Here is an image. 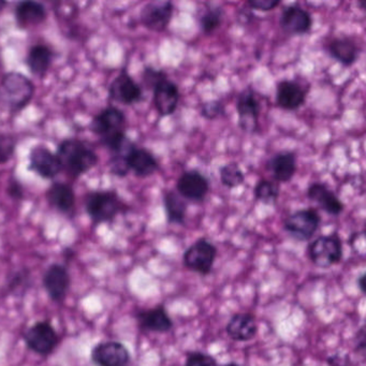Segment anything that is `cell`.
I'll return each instance as SVG.
<instances>
[{"label": "cell", "instance_id": "obj_20", "mask_svg": "<svg viewBox=\"0 0 366 366\" xmlns=\"http://www.w3.org/2000/svg\"><path fill=\"white\" fill-rule=\"evenodd\" d=\"M325 51L334 61L347 68L355 65L361 54L357 42L348 36L332 38L325 46Z\"/></svg>", "mask_w": 366, "mask_h": 366}, {"label": "cell", "instance_id": "obj_44", "mask_svg": "<svg viewBox=\"0 0 366 366\" xmlns=\"http://www.w3.org/2000/svg\"><path fill=\"white\" fill-rule=\"evenodd\" d=\"M222 366H241V365H239V364H237V363H226Z\"/></svg>", "mask_w": 366, "mask_h": 366}, {"label": "cell", "instance_id": "obj_17", "mask_svg": "<svg viewBox=\"0 0 366 366\" xmlns=\"http://www.w3.org/2000/svg\"><path fill=\"white\" fill-rule=\"evenodd\" d=\"M312 14L299 4L286 6L280 18V26L289 36H304L312 29Z\"/></svg>", "mask_w": 366, "mask_h": 366}, {"label": "cell", "instance_id": "obj_42", "mask_svg": "<svg viewBox=\"0 0 366 366\" xmlns=\"http://www.w3.org/2000/svg\"><path fill=\"white\" fill-rule=\"evenodd\" d=\"M365 273H362L357 278V286H359L360 291L362 293H365Z\"/></svg>", "mask_w": 366, "mask_h": 366}, {"label": "cell", "instance_id": "obj_15", "mask_svg": "<svg viewBox=\"0 0 366 366\" xmlns=\"http://www.w3.org/2000/svg\"><path fill=\"white\" fill-rule=\"evenodd\" d=\"M91 359L96 366H129L132 355L125 345L108 340L93 347Z\"/></svg>", "mask_w": 366, "mask_h": 366}, {"label": "cell", "instance_id": "obj_28", "mask_svg": "<svg viewBox=\"0 0 366 366\" xmlns=\"http://www.w3.org/2000/svg\"><path fill=\"white\" fill-rule=\"evenodd\" d=\"M162 202L168 224L184 226L187 216V201L184 200L175 190H168L164 192Z\"/></svg>", "mask_w": 366, "mask_h": 366}, {"label": "cell", "instance_id": "obj_13", "mask_svg": "<svg viewBox=\"0 0 366 366\" xmlns=\"http://www.w3.org/2000/svg\"><path fill=\"white\" fill-rule=\"evenodd\" d=\"M109 97L123 106H134L143 99L141 85L126 69L122 70L109 86Z\"/></svg>", "mask_w": 366, "mask_h": 366}, {"label": "cell", "instance_id": "obj_11", "mask_svg": "<svg viewBox=\"0 0 366 366\" xmlns=\"http://www.w3.org/2000/svg\"><path fill=\"white\" fill-rule=\"evenodd\" d=\"M209 179L196 169L184 171L177 181L175 192L185 201L201 203L205 200L209 192Z\"/></svg>", "mask_w": 366, "mask_h": 366}, {"label": "cell", "instance_id": "obj_30", "mask_svg": "<svg viewBox=\"0 0 366 366\" xmlns=\"http://www.w3.org/2000/svg\"><path fill=\"white\" fill-rule=\"evenodd\" d=\"M220 183L227 189H235L245 183V173L237 162H228L219 168Z\"/></svg>", "mask_w": 366, "mask_h": 366}, {"label": "cell", "instance_id": "obj_21", "mask_svg": "<svg viewBox=\"0 0 366 366\" xmlns=\"http://www.w3.org/2000/svg\"><path fill=\"white\" fill-rule=\"evenodd\" d=\"M306 196L312 202L316 203L327 215L337 217L342 214L345 204L342 201L336 196L333 190L330 189L325 184L320 182H315L308 186Z\"/></svg>", "mask_w": 366, "mask_h": 366}, {"label": "cell", "instance_id": "obj_4", "mask_svg": "<svg viewBox=\"0 0 366 366\" xmlns=\"http://www.w3.org/2000/svg\"><path fill=\"white\" fill-rule=\"evenodd\" d=\"M129 209L114 190H94L85 197V211L96 226L114 222Z\"/></svg>", "mask_w": 366, "mask_h": 366}, {"label": "cell", "instance_id": "obj_36", "mask_svg": "<svg viewBox=\"0 0 366 366\" xmlns=\"http://www.w3.org/2000/svg\"><path fill=\"white\" fill-rule=\"evenodd\" d=\"M184 366H218L215 357L201 351L190 352L186 357Z\"/></svg>", "mask_w": 366, "mask_h": 366}, {"label": "cell", "instance_id": "obj_18", "mask_svg": "<svg viewBox=\"0 0 366 366\" xmlns=\"http://www.w3.org/2000/svg\"><path fill=\"white\" fill-rule=\"evenodd\" d=\"M44 290L48 293L50 299L55 303H61L67 297L71 285V277L67 267L61 263H53L44 272Z\"/></svg>", "mask_w": 366, "mask_h": 366}, {"label": "cell", "instance_id": "obj_6", "mask_svg": "<svg viewBox=\"0 0 366 366\" xmlns=\"http://www.w3.org/2000/svg\"><path fill=\"white\" fill-rule=\"evenodd\" d=\"M321 216L316 209H300L289 214L284 220V230L295 241L312 239L320 228Z\"/></svg>", "mask_w": 366, "mask_h": 366}, {"label": "cell", "instance_id": "obj_34", "mask_svg": "<svg viewBox=\"0 0 366 366\" xmlns=\"http://www.w3.org/2000/svg\"><path fill=\"white\" fill-rule=\"evenodd\" d=\"M226 114L224 102L219 99L207 100L200 107V115L207 121H215Z\"/></svg>", "mask_w": 366, "mask_h": 366}, {"label": "cell", "instance_id": "obj_38", "mask_svg": "<svg viewBox=\"0 0 366 366\" xmlns=\"http://www.w3.org/2000/svg\"><path fill=\"white\" fill-rule=\"evenodd\" d=\"M246 6L252 11L271 12L280 7V0H248Z\"/></svg>", "mask_w": 366, "mask_h": 366}, {"label": "cell", "instance_id": "obj_8", "mask_svg": "<svg viewBox=\"0 0 366 366\" xmlns=\"http://www.w3.org/2000/svg\"><path fill=\"white\" fill-rule=\"evenodd\" d=\"M27 348L41 357H48L54 352L59 344V336L55 327L49 321H38L24 334Z\"/></svg>", "mask_w": 366, "mask_h": 366}, {"label": "cell", "instance_id": "obj_35", "mask_svg": "<svg viewBox=\"0 0 366 366\" xmlns=\"http://www.w3.org/2000/svg\"><path fill=\"white\" fill-rule=\"evenodd\" d=\"M167 76H168V74L164 70L157 69V68L152 67V66H147L142 72L143 85L147 89L152 91L153 87Z\"/></svg>", "mask_w": 366, "mask_h": 366}, {"label": "cell", "instance_id": "obj_24", "mask_svg": "<svg viewBox=\"0 0 366 366\" xmlns=\"http://www.w3.org/2000/svg\"><path fill=\"white\" fill-rule=\"evenodd\" d=\"M139 327L143 331L154 333H168L172 330L173 321L162 304L142 310L137 315Z\"/></svg>", "mask_w": 366, "mask_h": 366}, {"label": "cell", "instance_id": "obj_12", "mask_svg": "<svg viewBox=\"0 0 366 366\" xmlns=\"http://www.w3.org/2000/svg\"><path fill=\"white\" fill-rule=\"evenodd\" d=\"M174 4L172 1H151L140 11V22L147 31L164 33L168 29L173 14Z\"/></svg>", "mask_w": 366, "mask_h": 366}, {"label": "cell", "instance_id": "obj_7", "mask_svg": "<svg viewBox=\"0 0 366 366\" xmlns=\"http://www.w3.org/2000/svg\"><path fill=\"white\" fill-rule=\"evenodd\" d=\"M217 247L209 239L200 237L184 252V265L199 275H209L217 258Z\"/></svg>", "mask_w": 366, "mask_h": 366}, {"label": "cell", "instance_id": "obj_1", "mask_svg": "<svg viewBox=\"0 0 366 366\" xmlns=\"http://www.w3.org/2000/svg\"><path fill=\"white\" fill-rule=\"evenodd\" d=\"M91 132L99 137L100 142L111 153L121 151L127 144V117L125 113L114 106L102 109L92 119Z\"/></svg>", "mask_w": 366, "mask_h": 366}, {"label": "cell", "instance_id": "obj_37", "mask_svg": "<svg viewBox=\"0 0 366 366\" xmlns=\"http://www.w3.org/2000/svg\"><path fill=\"white\" fill-rule=\"evenodd\" d=\"M29 280H31L29 272L26 271V269H20V271L16 272L10 278L8 288L12 292L14 291H19L20 289H26V287L29 286Z\"/></svg>", "mask_w": 366, "mask_h": 366}, {"label": "cell", "instance_id": "obj_32", "mask_svg": "<svg viewBox=\"0 0 366 366\" xmlns=\"http://www.w3.org/2000/svg\"><path fill=\"white\" fill-rule=\"evenodd\" d=\"M132 143V141H128L127 144L121 151L117 152L111 156L109 166H110V172L115 177H126L130 173L127 162H126V154H127L128 149H129Z\"/></svg>", "mask_w": 366, "mask_h": 366}, {"label": "cell", "instance_id": "obj_2", "mask_svg": "<svg viewBox=\"0 0 366 366\" xmlns=\"http://www.w3.org/2000/svg\"><path fill=\"white\" fill-rule=\"evenodd\" d=\"M57 157L61 169L72 179H79L93 170L99 162L97 153L85 141L68 138L57 147Z\"/></svg>", "mask_w": 366, "mask_h": 366}, {"label": "cell", "instance_id": "obj_5", "mask_svg": "<svg viewBox=\"0 0 366 366\" xmlns=\"http://www.w3.org/2000/svg\"><path fill=\"white\" fill-rule=\"evenodd\" d=\"M344 248L336 233L320 235L308 245L307 254L312 263L321 269H329L342 261Z\"/></svg>", "mask_w": 366, "mask_h": 366}, {"label": "cell", "instance_id": "obj_43", "mask_svg": "<svg viewBox=\"0 0 366 366\" xmlns=\"http://www.w3.org/2000/svg\"><path fill=\"white\" fill-rule=\"evenodd\" d=\"M8 3L7 1H4V0H0V12H3L5 10V8L7 7Z\"/></svg>", "mask_w": 366, "mask_h": 366}, {"label": "cell", "instance_id": "obj_29", "mask_svg": "<svg viewBox=\"0 0 366 366\" xmlns=\"http://www.w3.org/2000/svg\"><path fill=\"white\" fill-rule=\"evenodd\" d=\"M224 10L218 5H209L205 7L199 16V29L205 36L213 35L222 27L224 23Z\"/></svg>", "mask_w": 366, "mask_h": 366}, {"label": "cell", "instance_id": "obj_31", "mask_svg": "<svg viewBox=\"0 0 366 366\" xmlns=\"http://www.w3.org/2000/svg\"><path fill=\"white\" fill-rule=\"evenodd\" d=\"M280 196V184L271 179H261L254 187V200L264 204H275Z\"/></svg>", "mask_w": 366, "mask_h": 366}, {"label": "cell", "instance_id": "obj_19", "mask_svg": "<svg viewBox=\"0 0 366 366\" xmlns=\"http://www.w3.org/2000/svg\"><path fill=\"white\" fill-rule=\"evenodd\" d=\"M126 162L130 172L140 179L153 177L160 169L159 162L156 156L149 149L138 147L134 142L126 154Z\"/></svg>", "mask_w": 366, "mask_h": 366}, {"label": "cell", "instance_id": "obj_14", "mask_svg": "<svg viewBox=\"0 0 366 366\" xmlns=\"http://www.w3.org/2000/svg\"><path fill=\"white\" fill-rule=\"evenodd\" d=\"M29 170L49 181L56 179L63 171L56 153H53L46 145H35L29 152Z\"/></svg>", "mask_w": 366, "mask_h": 366}, {"label": "cell", "instance_id": "obj_40", "mask_svg": "<svg viewBox=\"0 0 366 366\" xmlns=\"http://www.w3.org/2000/svg\"><path fill=\"white\" fill-rule=\"evenodd\" d=\"M254 18L256 16H254V11H252L247 6H245V7L241 8L239 12H237V22L239 25L246 26V25L252 24L254 22Z\"/></svg>", "mask_w": 366, "mask_h": 366}, {"label": "cell", "instance_id": "obj_23", "mask_svg": "<svg viewBox=\"0 0 366 366\" xmlns=\"http://www.w3.org/2000/svg\"><path fill=\"white\" fill-rule=\"evenodd\" d=\"M267 168L277 184H287L297 174V155L291 151H280L274 154L269 162Z\"/></svg>", "mask_w": 366, "mask_h": 366}, {"label": "cell", "instance_id": "obj_10", "mask_svg": "<svg viewBox=\"0 0 366 366\" xmlns=\"http://www.w3.org/2000/svg\"><path fill=\"white\" fill-rule=\"evenodd\" d=\"M310 85L293 79L282 80L276 84V106L284 111L295 112L305 106Z\"/></svg>", "mask_w": 366, "mask_h": 366}, {"label": "cell", "instance_id": "obj_16", "mask_svg": "<svg viewBox=\"0 0 366 366\" xmlns=\"http://www.w3.org/2000/svg\"><path fill=\"white\" fill-rule=\"evenodd\" d=\"M152 91L154 107L159 117H167L174 114L181 100L179 85L167 76L160 80Z\"/></svg>", "mask_w": 366, "mask_h": 366}, {"label": "cell", "instance_id": "obj_33", "mask_svg": "<svg viewBox=\"0 0 366 366\" xmlns=\"http://www.w3.org/2000/svg\"><path fill=\"white\" fill-rule=\"evenodd\" d=\"M18 139L12 134H0V164H6L14 157Z\"/></svg>", "mask_w": 366, "mask_h": 366}, {"label": "cell", "instance_id": "obj_39", "mask_svg": "<svg viewBox=\"0 0 366 366\" xmlns=\"http://www.w3.org/2000/svg\"><path fill=\"white\" fill-rule=\"evenodd\" d=\"M7 192L8 194L14 200H22V199H24V187H23L22 183L19 179H9Z\"/></svg>", "mask_w": 366, "mask_h": 366}, {"label": "cell", "instance_id": "obj_41", "mask_svg": "<svg viewBox=\"0 0 366 366\" xmlns=\"http://www.w3.org/2000/svg\"><path fill=\"white\" fill-rule=\"evenodd\" d=\"M357 337L355 340V348L357 352H361L362 355H364V351H365V327H361V329L357 331Z\"/></svg>", "mask_w": 366, "mask_h": 366}, {"label": "cell", "instance_id": "obj_3", "mask_svg": "<svg viewBox=\"0 0 366 366\" xmlns=\"http://www.w3.org/2000/svg\"><path fill=\"white\" fill-rule=\"evenodd\" d=\"M35 85L21 72L6 74L0 80V106L11 114H19L31 104Z\"/></svg>", "mask_w": 366, "mask_h": 366}, {"label": "cell", "instance_id": "obj_26", "mask_svg": "<svg viewBox=\"0 0 366 366\" xmlns=\"http://www.w3.org/2000/svg\"><path fill=\"white\" fill-rule=\"evenodd\" d=\"M226 331L235 342H249L258 333L256 317L249 312H237L227 323Z\"/></svg>", "mask_w": 366, "mask_h": 366}, {"label": "cell", "instance_id": "obj_27", "mask_svg": "<svg viewBox=\"0 0 366 366\" xmlns=\"http://www.w3.org/2000/svg\"><path fill=\"white\" fill-rule=\"evenodd\" d=\"M54 59V52L50 46L44 44H34L26 56V66L29 71L38 78H44L48 74Z\"/></svg>", "mask_w": 366, "mask_h": 366}, {"label": "cell", "instance_id": "obj_9", "mask_svg": "<svg viewBox=\"0 0 366 366\" xmlns=\"http://www.w3.org/2000/svg\"><path fill=\"white\" fill-rule=\"evenodd\" d=\"M235 108L239 129L246 134H256L259 129L261 104L252 87H246L239 94Z\"/></svg>", "mask_w": 366, "mask_h": 366}, {"label": "cell", "instance_id": "obj_22", "mask_svg": "<svg viewBox=\"0 0 366 366\" xmlns=\"http://www.w3.org/2000/svg\"><path fill=\"white\" fill-rule=\"evenodd\" d=\"M48 10L46 6L39 1L25 0L16 4L14 9V19L16 25L22 29H33L46 22Z\"/></svg>", "mask_w": 366, "mask_h": 366}, {"label": "cell", "instance_id": "obj_25", "mask_svg": "<svg viewBox=\"0 0 366 366\" xmlns=\"http://www.w3.org/2000/svg\"><path fill=\"white\" fill-rule=\"evenodd\" d=\"M46 202L65 215H71L76 209V194L69 184L54 182L46 192Z\"/></svg>", "mask_w": 366, "mask_h": 366}]
</instances>
